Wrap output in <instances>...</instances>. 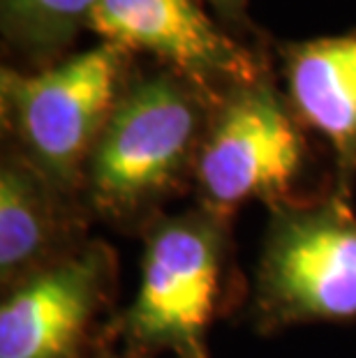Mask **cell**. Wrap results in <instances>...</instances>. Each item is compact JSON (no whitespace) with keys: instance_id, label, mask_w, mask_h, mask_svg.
<instances>
[{"instance_id":"7","label":"cell","mask_w":356,"mask_h":358,"mask_svg":"<svg viewBox=\"0 0 356 358\" xmlns=\"http://www.w3.org/2000/svg\"><path fill=\"white\" fill-rule=\"evenodd\" d=\"M90 30L134 56H150L218 97L273 72L266 49L232 35L201 0H100Z\"/></svg>"},{"instance_id":"3","label":"cell","mask_w":356,"mask_h":358,"mask_svg":"<svg viewBox=\"0 0 356 358\" xmlns=\"http://www.w3.org/2000/svg\"><path fill=\"white\" fill-rule=\"evenodd\" d=\"M134 65V53L113 42L72 53L40 72L3 65L5 143L56 187L83 199L90 153Z\"/></svg>"},{"instance_id":"11","label":"cell","mask_w":356,"mask_h":358,"mask_svg":"<svg viewBox=\"0 0 356 358\" xmlns=\"http://www.w3.org/2000/svg\"><path fill=\"white\" fill-rule=\"evenodd\" d=\"M213 12V17L222 24L232 35L243 40L252 47L266 49V37L255 26L250 17V0H201Z\"/></svg>"},{"instance_id":"6","label":"cell","mask_w":356,"mask_h":358,"mask_svg":"<svg viewBox=\"0 0 356 358\" xmlns=\"http://www.w3.org/2000/svg\"><path fill=\"white\" fill-rule=\"evenodd\" d=\"M118 259L90 238L51 268L5 292L0 358H97L113 349Z\"/></svg>"},{"instance_id":"1","label":"cell","mask_w":356,"mask_h":358,"mask_svg":"<svg viewBox=\"0 0 356 358\" xmlns=\"http://www.w3.org/2000/svg\"><path fill=\"white\" fill-rule=\"evenodd\" d=\"M218 95L164 65L130 72L83 176L93 215L143 231L194 185Z\"/></svg>"},{"instance_id":"9","label":"cell","mask_w":356,"mask_h":358,"mask_svg":"<svg viewBox=\"0 0 356 358\" xmlns=\"http://www.w3.org/2000/svg\"><path fill=\"white\" fill-rule=\"evenodd\" d=\"M285 97L299 123L333 155V189L350 199L356 182V28L276 44Z\"/></svg>"},{"instance_id":"8","label":"cell","mask_w":356,"mask_h":358,"mask_svg":"<svg viewBox=\"0 0 356 358\" xmlns=\"http://www.w3.org/2000/svg\"><path fill=\"white\" fill-rule=\"evenodd\" d=\"M90 215L86 201L56 187L5 143L0 159L3 294L86 245Z\"/></svg>"},{"instance_id":"12","label":"cell","mask_w":356,"mask_h":358,"mask_svg":"<svg viewBox=\"0 0 356 358\" xmlns=\"http://www.w3.org/2000/svg\"><path fill=\"white\" fill-rule=\"evenodd\" d=\"M97 358H148V356H139V354L125 352V349H120V352H113V349H109V352H104L102 356H97Z\"/></svg>"},{"instance_id":"4","label":"cell","mask_w":356,"mask_h":358,"mask_svg":"<svg viewBox=\"0 0 356 358\" xmlns=\"http://www.w3.org/2000/svg\"><path fill=\"white\" fill-rule=\"evenodd\" d=\"M356 319V215L336 189L271 208L252 292L269 335L299 324Z\"/></svg>"},{"instance_id":"2","label":"cell","mask_w":356,"mask_h":358,"mask_svg":"<svg viewBox=\"0 0 356 358\" xmlns=\"http://www.w3.org/2000/svg\"><path fill=\"white\" fill-rule=\"evenodd\" d=\"M232 217L197 203L153 220L143 236L141 280L116 319L113 340L148 358H211L208 333L238 289Z\"/></svg>"},{"instance_id":"5","label":"cell","mask_w":356,"mask_h":358,"mask_svg":"<svg viewBox=\"0 0 356 358\" xmlns=\"http://www.w3.org/2000/svg\"><path fill=\"white\" fill-rule=\"evenodd\" d=\"M306 127L294 116L273 72L218 97L194 173L197 203L234 215L245 201L269 208L306 192Z\"/></svg>"},{"instance_id":"10","label":"cell","mask_w":356,"mask_h":358,"mask_svg":"<svg viewBox=\"0 0 356 358\" xmlns=\"http://www.w3.org/2000/svg\"><path fill=\"white\" fill-rule=\"evenodd\" d=\"M100 0H0V30L10 67L40 72L72 56L77 37L90 30Z\"/></svg>"}]
</instances>
